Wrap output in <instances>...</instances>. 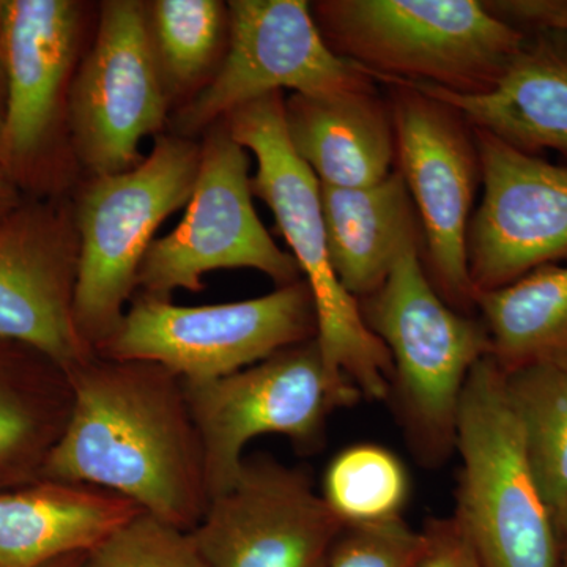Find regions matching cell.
<instances>
[{
    "label": "cell",
    "mask_w": 567,
    "mask_h": 567,
    "mask_svg": "<svg viewBox=\"0 0 567 567\" xmlns=\"http://www.w3.org/2000/svg\"><path fill=\"white\" fill-rule=\"evenodd\" d=\"M69 377V421L40 480L104 488L193 532L212 496L183 380L159 364L96 353Z\"/></svg>",
    "instance_id": "1"
},
{
    "label": "cell",
    "mask_w": 567,
    "mask_h": 567,
    "mask_svg": "<svg viewBox=\"0 0 567 567\" xmlns=\"http://www.w3.org/2000/svg\"><path fill=\"white\" fill-rule=\"evenodd\" d=\"M311 9L328 47L383 84L480 95L528 40L477 0H320Z\"/></svg>",
    "instance_id": "2"
},
{
    "label": "cell",
    "mask_w": 567,
    "mask_h": 567,
    "mask_svg": "<svg viewBox=\"0 0 567 567\" xmlns=\"http://www.w3.org/2000/svg\"><path fill=\"white\" fill-rule=\"evenodd\" d=\"M282 92L271 93L223 118L241 147L257 162L251 177L256 197L274 213L276 226L311 289L317 342L324 361L347 377L363 399L385 401L391 394L393 364L386 347L364 322L331 265L320 199V183L293 152L284 125Z\"/></svg>",
    "instance_id": "3"
},
{
    "label": "cell",
    "mask_w": 567,
    "mask_h": 567,
    "mask_svg": "<svg viewBox=\"0 0 567 567\" xmlns=\"http://www.w3.org/2000/svg\"><path fill=\"white\" fill-rule=\"evenodd\" d=\"M421 251L423 244L406 246L386 281L360 300V308L369 330L390 353V398L413 454L435 466L456 450L466 379L492 347L483 322L443 300Z\"/></svg>",
    "instance_id": "4"
},
{
    "label": "cell",
    "mask_w": 567,
    "mask_h": 567,
    "mask_svg": "<svg viewBox=\"0 0 567 567\" xmlns=\"http://www.w3.org/2000/svg\"><path fill=\"white\" fill-rule=\"evenodd\" d=\"M199 164V141L162 133L151 155L133 169L85 177L78 189L73 315L93 352L121 324L137 290L142 260L163 223L189 203Z\"/></svg>",
    "instance_id": "5"
},
{
    "label": "cell",
    "mask_w": 567,
    "mask_h": 567,
    "mask_svg": "<svg viewBox=\"0 0 567 567\" xmlns=\"http://www.w3.org/2000/svg\"><path fill=\"white\" fill-rule=\"evenodd\" d=\"M461 456L454 520L483 567H558L554 517L544 502L511 402L505 371L483 358L458 406Z\"/></svg>",
    "instance_id": "6"
},
{
    "label": "cell",
    "mask_w": 567,
    "mask_h": 567,
    "mask_svg": "<svg viewBox=\"0 0 567 567\" xmlns=\"http://www.w3.org/2000/svg\"><path fill=\"white\" fill-rule=\"evenodd\" d=\"M183 385L203 443L212 498L237 481L245 447L257 436L282 435L301 453H315L331 415L363 399L324 361L316 338L235 374Z\"/></svg>",
    "instance_id": "7"
},
{
    "label": "cell",
    "mask_w": 567,
    "mask_h": 567,
    "mask_svg": "<svg viewBox=\"0 0 567 567\" xmlns=\"http://www.w3.org/2000/svg\"><path fill=\"white\" fill-rule=\"evenodd\" d=\"M317 317L301 278L234 303L181 306L136 292L99 357L163 365L183 382H210L311 341Z\"/></svg>",
    "instance_id": "8"
},
{
    "label": "cell",
    "mask_w": 567,
    "mask_h": 567,
    "mask_svg": "<svg viewBox=\"0 0 567 567\" xmlns=\"http://www.w3.org/2000/svg\"><path fill=\"white\" fill-rule=\"evenodd\" d=\"M229 40L218 70L171 112L167 128L197 141L226 115L284 91L305 96L374 87L360 66L336 54L306 0H230Z\"/></svg>",
    "instance_id": "9"
},
{
    "label": "cell",
    "mask_w": 567,
    "mask_h": 567,
    "mask_svg": "<svg viewBox=\"0 0 567 567\" xmlns=\"http://www.w3.org/2000/svg\"><path fill=\"white\" fill-rule=\"evenodd\" d=\"M249 155L226 122L204 133L189 203L173 233L156 238L137 271L136 292L171 298L200 292L212 271L251 268L278 287L300 281L292 254L275 244L252 205Z\"/></svg>",
    "instance_id": "10"
},
{
    "label": "cell",
    "mask_w": 567,
    "mask_h": 567,
    "mask_svg": "<svg viewBox=\"0 0 567 567\" xmlns=\"http://www.w3.org/2000/svg\"><path fill=\"white\" fill-rule=\"evenodd\" d=\"M91 48L66 102L71 156L85 177L125 173L142 162L145 137L159 136L173 102L153 54L141 0H104Z\"/></svg>",
    "instance_id": "11"
},
{
    "label": "cell",
    "mask_w": 567,
    "mask_h": 567,
    "mask_svg": "<svg viewBox=\"0 0 567 567\" xmlns=\"http://www.w3.org/2000/svg\"><path fill=\"white\" fill-rule=\"evenodd\" d=\"M395 164L423 230L425 271L447 305L475 308L466 237L472 221L480 156L475 133L461 112L439 100L390 82Z\"/></svg>",
    "instance_id": "12"
},
{
    "label": "cell",
    "mask_w": 567,
    "mask_h": 567,
    "mask_svg": "<svg viewBox=\"0 0 567 567\" xmlns=\"http://www.w3.org/2000/svg\"><path fill=\"white\" fill-rule=\"evenodd\" d=\"M0 3L7 74L0 173L21 189L37 188L48 175H55L59 144L62 136L69 141L66 102L82 58L87 9L78 0Z\"/></svg>",
    "instance_id": "13"
},
{
    "label": "cell",
    "mask_w": 567,
    "mask_h": 567,
    "mask_svg": "<svg viewBox=\"0 0 567 567\" xmlns=\"http://www.w3.org/2000/svg\"><path fill=\"white\" fill-rule=\"evenodd\" d=\"M346 528L306 470L256 456L189 533L208 567H328Z\"/></svg>",
    "instance_id": "14"
},
{
    "label": "cell",
    "mask_w": 567,
    "mask_h": 567,
    "mask_svg": "<svg viewBox=\"0 0 567 567\" xmlns=\"http://www.w3.org/2000/svg\"><path fill=\"white\" fill-rule=\"evenodd\" d=\"M78 254L66 197H25L0 224V344L28 347L66 372L95 354L74 322Z\"/></svg>",
    "instance_id": "15"
},
{
    "label": "cell",
    "mask_w": 567,
    "mask_h": 567,
    "mask_svg": "<svg viewBox=\"0 0 567 567\" xmlns=\"http://www.w3.org/2000/svg\"><path fill=\"white\" fill-rule=\"evenodd\" d=\"M473 133L483 199L470 221L466 256L473 287L484 292L567 259V166Z\"/></svg>",
    "instance_id": "16"
},
{
    "label": "cell",
    "mask_w": 567,
    "mask_h": 567,
    "mask_svg": "<svg viewBox=\"0 0 567 567\" xmlns=\"http://www.w3.org/2000/svg\"><path fill=\"white\" fill-rule=\"evenodd\" d=\"M509 63L491 91L462 95L434 85H409L461 112L470 126L518 151L567 156V35L543 31ZM390 84V82H386Z\"/></svg>",
    "instance_id": "17"
},
{
    "label": "cell",
    "mask_w": 567,
    "mask_h": 567,
    "mask_svg": "<svg viewBox=\"0 0 567 567\" xmlns=\"http://www.w3.org/2000/svg\"><path fill=\"white\" fill-rule=\"evenodd\" d=\"M144 513L104 488L37 480L0 491V567H47L91 554Z\"/></svg>",
    "instance_id": "18"
},
{
    "label": "cell",
    "mask_w": 567,
    "mask_h": 567,
    "mask_svg": "<svg viewBox=\"0 0 567 567\" xmlns=\"http://www.w3.org/2000/svg\"><path fill=\"white\" fill-rule=\"evenodd\" d=\"M284 125L298 158L320 185L364 188L394 173L390 106L374 87L284 99Z\"/></svg>",
    "instance_id": "19"
},
{
    "label": "cell",
    "mask_w": 567,
    "mask_h": 567,
    "mask_svg": "<svg viewBox=\"0 0 567 567\" xmlns=\"http://www.w3.org/2000/svg\"><path fill=\"white\" fill-rule=\"evenodd\" d=\"M320 199L331 265L358 301L383 286L406 246H424L415 205L398 169L364 188L320 185Z\"/></svg>",
    "instance_id": "20"
},
{
    "label": "cell",
    "mask_w": 567,
    "mask_h": 567,
    "mask_svg": "<svg viewBox=\"0 0 567 567\" xmlns=\"http://www.w3.org/2000/svg\"><path fill=\"white\" fill-rule=\"evenodd\" d=\"M69 372L17 344H0V491L40 480L71 412Z\"/></svg>",
    "instance_id": "21"
},
{
    "label": "cell",
    "mask_w": 567,
    "mask_h": 567,
    "mask_svg": "<svg viewBox=\"0 0 567 567\" xmlns=\"http://www.w3.org/2000/svg\"><path fill=\"white\" fill-rule=\"evenodd\" d=\"M475 308L505 372L567 360V265L536 268L516 281L476 292Z\"/></svg>",
    "instance_id": "22"
},
{
    "label": "cell",
    "mask_w": 567,
    "mask_h": 567,
    "mask_svg": "<svg viewBox=\"0 0 567 567\" xmlns=\"http://www.w3.org/2000/svg\"><path fill=\"white\" fill-rule=\"evenodd\" d=\"M145 20L171 102H188L212 80L226 54L227 3L221 0H152L145 2Z\"/></svg>",
    "instance_id": "23"
},
{
    "label": "cell",
    "mask_w": 567,
    "mask_h": 567,
    "mask_svg": "<svg viewBox=\"0 0 567 567\" xmlns=\"http://www.w3.org/2000/svg\"><path fill=\"white\" fill-rule=\"evenodd\" d=\"M505 375L529 465L557 524L567 505V360Z\"/></svg>",
    "instance_id": "24"
},
{
    "label": "cell",
    "mask_w": 567,
    "mask_h": 567,
    "mask_svg": "<svg viewBox=\"0 0 567 567\" xmlns=\"http://www.w3.org/2000/svg\"><path fill=\"white\" fill-rule=\"evenodd\" d=\"M409 491L401 458L361 443L336 454L324 472L322 496L346 527H360L402 517Z\"/></svg>",
    "instance_id": "25"
},
{
    "label": "cell",
    "mask_w": 567,
    "mask_h": 567,
    "mask_svg": "<svg viewBox=\"0 0 567 567\" xmlns=\"http://www.w3.org/2000/svg\"><path fill=\"white\" fill-rule=\"evenodd\" d=\"M84 567H208L192 533L142 513L89 554Z\"/></svg>",
    "instance_id": "26"
},
{
    "label": "cell",
    "mask_w": 567,
    "mask_h": 567,
    "mask_svg": "<svg viewBox=\"0 0 567 567\" xmlns=\"http://www.w3.org/2000/svg\"><path fill=\"white\" fill-rule=\"evenodd\" d=\"M423 546V532L410 528L402 517L347 527L328 567H416Z\"/></svg>",
    "instance_id": "27"
},
{
    "label": "cell",
    "mask_w": 567,
    "mask_h": 567,
    "mask_svg": "<svg viewBox=\"0 0 567 567\" xmlns=\"http://www.w3.org/2000/svg\"><path fill=\"white\" fill-rule=\"evenodd\" d=\"M421 532L424 546L416 567H483L475 548L453 517L434 518Z\"/></svg>",
    "instance_id": "28"
},
{
    "label": "cell",
    "mask_w": 567,
    "mask_h": 567,
    "mask_svg": "<svg viewBox=\"0 0 567 567\" xmlns=\"http://www.w3.org/2000/svg\"><path fill=\"white\" fill-rule=\"evenodd\" d=\"M499 17L520 24L535 25L540 31H555L567 35V0H507L487 2Z\"/></svg>",
    "instance_id": "29"
},
{
    "label": "cell",
    "mask_w": 567,
    "mask_h": 567,
    "mask_svg": "<svg viewBox=\"0 0 567 567\" xmlns=\"http://www.w3.org/2000/svg\"><path fill=\"white\" fill-rule=\"evenodd\" d=\"M24 199L25 196H22L20 186L14 185L10 178L0 173V224L6 221L11 213L24 203Z\"/></svg>",
    "instance_id": "30"
},
{
    "label": "cell",
    "mask_w": 567,
    "mask_h": 567,
    "mask_svg": "<svg viewBox=\"0 0 567 567\" xmlns=\"http://www.w3.org/2000/svg\"><path fill=\"white\" fill-rule=\"evenodd\" d=\"M2 7V3H0ZM7 114V74L3 65L2 39H0V140H2L3 125Z\"/></svg>",
    "instance_id": "31"
},
{
    "label": "cell",
    "mask_w": 567,
    "mask_h": 567,
    "mask_svg": "<svg viewBox=\"0 0 567 567\" xmlns=\"http://www.w3.org/2000/svg\"><path fill=\"white\" fill-rule=\"evenodd\" d=\"M557 535L559 544V565L558 567H567V505L563 511L561 516L558 517Z\"/></svg>",
    "instance_id": "32"
},
{
    "label": "cell",
    "mask_w": 567,
    "mask_h": 567,
    "mask_svg": "<svg viewBox=\"0 0 567 567\" xmlns=\"http://www.w3.org/2000/svg\"><path fill=\"white\" fill-rule=\"evenodd\" d=\"M87 557L89 554H73L69 555V557L58 559V561L51 563V565L47 567H84Z\"/></svg>",
    "instance_id": "33"
}]
</instances>
